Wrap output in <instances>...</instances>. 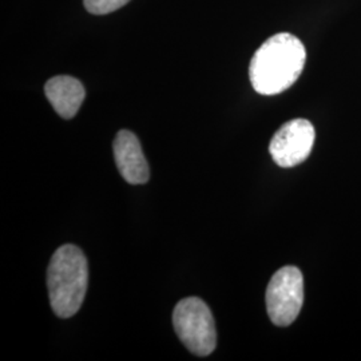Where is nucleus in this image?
<instances>
[{"instance_id": "obj_1", "label": "nucleus", "mask_w": 361, "mask_h": 361, "mask_svg": "<svg viewBox=\"0 0 361 361\" xmlns=\"http://www.w3.org/2000/svg\"><path fill=\"white\" fill-rule=\"evenodd\" d=\"M305 61L307 51L300 39L288 32L276 34L255 52L249 66L250 83L261 95L281 94L296 83Z\"/></svg>"}, {"instance_id": "obj_2", "label": "nucleus", "mask_w": 361, "mask_h": 361, "mask_svg": "<svg viewBox=\"0 0 361 361\" xmlns=\"http://www.w3.org/2000/svg\"><path fill=\"white\" fill-rule=\"evenodd\" d=\"M89 285V265L75 245L61 246L52 256L47 271V288L54 313L68 319L80 310Z\"/></svg>"}, {"instance_id": "obj_3", "label": "nucleus", "mask_w": 361, "mask_h": 361, "mask_svg": "<svg viewBox=\"0 0 361 361\" xmlns=\"http://www.w3.org/2000/svg\"><path fill=\"white\" fill-rule=\"evenodd\" d=\"M173 325L183 345L197 356H209L217 345L213 314L198 297L180 300L173 312Z\"/></svg>"}, {"instance_id": "obj_4", "label": "nucleus", "mask_w": 361, "mask_h": 361, "mask_svg": "<svg viewBox=\"0 0 361 361\" xmlns=\"http://www.w3.org/2000/svg\"><path fill=\"white\" fill-rule=\"evenodd\" d=\"M267 310L271 323L289 326L300 314L304 304V277L296 267L276 271L267 288Z\"/></svg>"}, {"instance_id": "obj_5", "label": "nucleus", "mask_w": 361, "mask_h": 361, "mask_svg": "<svg viewBox=\"0 0 361 361\" xmlns=\"http://www.w3.org/2000/svg\"><path fill=\"white\" fill-rule=\"evenodd\" d=\"M314 138L316 131L310 121L292 119L273 135L269 153L279 166L293 168L310 157Z\"/></svg>"}, {"instance_id": "obj_6", "label": "nucleus", "mask_w": 361, "mask_h": 361, "mask_svg": "<svg viewBox=\"0 0 361 361\" xmlns=\"http://www.w3.org/2000/svg\"><path fill=\"white\" fill-rule=\"evenodd\" d=\"M113 147L116 168L125 180L131 185L146 183L150 177V169L137 135L129 130H121Z\"/></svg>"}, {"instance_id": "obj_7", "label": "nucleus", "mask_w": 361, "mask_h": 361, "mask_svg": "<svg viewBox=\"0 0 361 361\" xmlns=\"http://www.w3.org/2000/svg\"><path fill=\"white\" fill-rule=\"evenodd\" d=\"M44 92L54 110L65 119L77 116L86 97L83 85L77 78L68 75L51 78L44 86Z\"/></svg>"}, {"instance_id": "obj_8", "label": "nucleus", "mask_w": 361, "mask_h": 361, "mask_svg": "<svg viewBox=\"0 0 361 361\" xmlns=\"http://www.w3.org/2000/svg\"><path fill=\"white\" fill-rule=\"evenodd\" d=\"M129 1L130 0H83L85 8L92 15L114 13Z\"/></svg>"}]
</instances>
